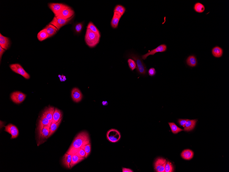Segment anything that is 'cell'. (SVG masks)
<instances>
[{
    "instance_id": "cell-1",
    "label": "cell",
    "mask_w": 229,
    "mask_h": 172,
    "mask_svg": "<svg viewBox=\"0 0 229 172\" xmlns=\"http://www.w3.org/2000/svg\"><path fill=\"white\" fill-rule=\"evenodd\" d=\"M91 144L89 134L85 131L79 133L73 140L67 151L82 148L85 145Z\"/></svg>"
},
{
    "instance_id": "cell-2",
    "label": "cell",
    "mask_w": 229,
    "mask_h": 172,
    "mask_svg": "<svg viewBox=\"0 0 229 172\" xmlns=\"http://www.w3.org/2000/svg\"><path fill=\"white\" fill-rule=\"evenodd\" d=\"M101 35L95 33L87 29L85 37V42L90 48H94L99 43Z\"/></svg>"
},
{
    "instance_id": "cell-3",
    "label": "cell",
    "mask_w": 229,
    "mask_h": 172,
    "mask_svg": "<svg viewBox=\"0 0 229 172\" xmlns=\"http://www.w3.org/2000/svg\"><path fill=\"white\" fill-rule=\"evenodd\" d=\"M129 57L133 59L136 63L137 73L140 75H146L147 74V69L141 56L136 54H131Z\"/></svg>"
},
{
    "instance_id": "cell-4",
    "label": "cell",
    "mask_w": 229,
    "mask_h": 172,
    "mask_svg": "<svg viewBox=\"0 0 229 172\" xmlns=\"http://www.w3.org/2000/svg\"><path fill=\"white\" fill-rule=\"evenodd\" d=\"M9 67L14 72L23 76L26 79L28 80L30 78V75L26 72L20 64L18 63L12 64L10 65Z\"/></svg>"
},
{
    "instance_id": "cell-5",
    "label": "cell",
    "mask_w": 229,
    "mask_h": 172,
    "mask_svg": "<svg viewBox=\"0 0 229 172\" xmlns=\"http://www.w3.org/2000/svg\"><path fill=\"white\" fill-rule=\"evenodd\" d=\"M121 135L118 130L112 129L108 130L107 133V138L110 142H116L121 138Z\"/></svg>"
},
{
    "instance_id": "cell-6",
    "label": "cell",
    "mask_w": 229,
    "mask_h": 172,
    "mask_svg": "<svg viewBox=\"0 0 229 172\" xmlns=\"http://www.w3.org/2000/svg\"><path fill=\"white\" fill-rule=\"evenodd\" d=\"M48 6L54 13L55 17H57L63 9L69 7L63 4L58 3H49Z\"/></svg>"
},
{
    "instance_id": "cell-7",
    "label": "cell",
    "mask_w": 229,
    "mask_h": 172,
    "mask_svg": "<svg viewBox=\"0 0 229 172\" xmlns=\"http://www.w3.org/2000/svg\"><path fill=\"white\" fill-rule=\"evenodd\" d=\"M73 18V17L69 19H58L56 18V17H54L52 20L50 22V23L55 27L59 30L63 27L70 23Z\"/></svg>"
},
{
    "instance_id": "cell-8",
    "label": "cell",
    "mask_w": 229,
    "mask_h": 172,
    "mask_svg": "<svg viewBox=\"0 0 229 172\" xmlns=\"http://www.w3.org/2000/svg\"><path fill=\"white\" fill-rule=\"evenodd\" d=\"M167 162L166 160L164 158L159 157L157 158L154 164L155 170L157 172H165Z\"/></svg>"
},
{
    "instance_id": "cell-9",
    "label": "cell",
    "mask_w": 229,
    "mask_h": 172,
    "mask_svg": "<svg viewBox=\"0 0 229 172\" xmlns=\"http://www.w3.org/2000/svg\"><path fill=\"white\" fill-rule=\"evenodd\" d=\"M167 50V45L165 44H162L156 48L154 49L145 54V55H142L141 58L142 60H146L147 57L150 55H154L155 54L157 53L164 52L166 51Z\"/></svg>"
},
{
    "instance_id": "cell-10",
    "label": "cell",
    "mask_w": 229,
    "mask_h": 172,
    "mask_svg": "<svg viewBox=\"0 0 229 172\" xmlns=\"http://www.w3.org/2000/svg\"><path fill=\"white\" fill-rule=\"evenodd\" d=\"M26 94L20 92H15L12 93L11 98L12 101L16 104H20L25 100Z\"/></svg>"
},
{
    "instance_id": "cell-11",
    "label": "cell",
    "mask_w": 229,
    "mask_h": 172,
    "mask_svg": "<svg viewBox=\"0 0 229 172\" xmlns=\"http://www.w3.org/2000/svg\"><path fill=\"white\" fill-rule=\"evenodd\" d=\"M74 11L70 7H69L63 9L58 16L56 17L58 19H68L74 17Z\"/></svg>"
},
{
    "instance_id": "cell-12",
    "label": "cell",
    "mask_w": 229,
    "mask_h": 172,
    "mask_svg": "<svg viewBox=\"0 0 229 172\" xmlns=\"http://www.w3.org/2000/svg\"><path fill=\"white\" fill-rule=\"evenodd\" d=\"M5 131L11 135V139H16L19 136L18 129L15 125L13 124H9L5 127Z\"/></svg>"
},
{
    "instance_id": "cell-13",
    "label": "cell",
    "mask_w": 229,
    "mask_h": 172,
    "mask_svg": "<svg viewBox=\"0 0 229 172\" xmlns=\"http://www.w3.org/2000/svg\"><path fill=\"white\" fill-rule=\"evenodd\" d=\"M71 96L73 101L76 103L80 102L83 97L82 92L79 89L76 87L73 88L71 91Z\"/></svg>"
},
{
    "instance_id": "cell-14",
    "label": "cell",
    "mask_w": 229,
    "mask_h": 172,
    "mask_svg": "<svg viewBox=\"0 0 229 172\" xmlns=\"http://www.w3.org/2000/svg\"><path fill=\"white\" fill-rule=\"evenodd\" d=\"M51 123L50 121L42 114L39 119L38 130V132L41 131L43 127L46 126L51 127Z\"/></svg>"
},
{
    "instance_id": "cell-15",
    "label": "cell",
    "mask_w": 229,
    "mask_h": 172,
    "mask_svg": "<svg viewBox=\"0 0 229 172\" xmlns=\"http://www.w3.org/2000/svg\"><path fill=\"white\" fill-rule=\"evenodd\" d=\"M50 127L49 126L44 127L41 131L38 132L39 141H43L48 138L50 134Z\"/></svg>"
},
{
    "instance_id": "cell-16",
    "label": "cell",
    "mask_w": 229,
    "mask_h": 172,
    "mask_svg": "<svg viewBox=\"0 0 229 172\" xmlns=\"http://www.w3.org/2000/svg\"><path fill=\"white\" fill-rule=\"evenodd\" d=\"M0 46L5 50H8L11 46V41L7 37L2 35L0 33Z\"/></svg>"
},
{
    "instance_id": "cell-17",
    "label": "cell",
    "mask_w": 229,
    "mask_h": 172,
    "mask_svg": "<svg viewBox=\"0 0 229 172\" xmlns=\"http://www.w3.org/2000/svg\"><path fill=\"white\" fill-rule=\"evenodd\" d=\"M122 17L121 14L118 12H114V15L110 23L111 26L113 28H117L120 20Z\"/></svg>"
},
{
    "instance_id": "cell-18",
    "label": "cell",
    "mask_w": 229,
    "mask_h": 172,
    "mask_svg": "<svg viewBox=\"0 0 229 172\" xmlns=\"http://www.w3.org/2000/svg\"><path fill=\"white\" fill-rule=\"evenodd\" d=\"M55 109V108L53 107H49L44 110L42 114L47 118L51 123L52 121L53 115Z\"/></svg>"
},
{
    "instance_id": "cell-19",
    "label": "cell",
    "mask_w": 229,
    "mask_h": 172,
    "mask_svg": "<svg viewBox=\"0 0 229 172\" xmlns=\"http://www.w3.org/2000/svg\"><path fill=\"white\" fill-rule=\"evenodd\" d=\"M197 121L198 120L196 119H189L184 125L183 131L188 132L192 131L195 127Z\"/></svg>"
},
{
    "instance_id": "cell-20",
    "label": "cell",
    "mask_w": 229,
    "mask_h": 172,
    "mask_svg": "<svg viewBox=\"0 0 229 172\" xmlns=\"http://www.w3.org/2000/svg\"><path fill=\"white\" fill-rule=\"evenodd\" d=\"M194 152L189 149L184 150L181 154L182 158L186 160L189 161L193 158Z\"/></svg>"
},
{
    "instance_id": "cell-21",
    "label": "cell",
    "mask_w": 229,
    "mask_h": 172,
    "mask_svg": "<svg viewBox=\"0 0 229 172\" xmlns=\"http://www.w3.org/2000/svg\"><path fill=\"white\" fill-rule=\"evenodd\" d=\"M44 29H46L50 38L55 35L58 31L55 27L50 23L47 25Z\"/></svg>"
},
{
    "instance_id": "cell-22",
    "label": "cell",
    "mask_w": 229,
    "mask_h": 172,
    "mask_svg": "<svg viewBox=\"0 0 229 172\" xmlns=\"http://www.w3.org/2000/svg\"><path fill=\"white\" fill-rule=\"evenodd\" d=\"M72 159V155L66 153L62 159V163L64 166L67 169H70V163Z\"/></svg>"
},
{
    "instance_id": "cell-23",
    "label": "cell",
    "mask_w": 229,
    "mask_h": 172,
    "mask_svg": "<svg viewBox=\"0 0 229 172\" xmlns=\"http://www.w3.org/2000/svg\"><path fill=\"white\" fill-rule=\"evenodd\" d=\"M63 117V113L60 110L56 108L53 115L51 124L55 123L59 121Z\"/></svg>"
},
{
    "instance_id": "cell-24",
    "label": "cell",
    "mask_w": 229,
    "mask_h": 172,
    "mask_svg": "<svg viewBox=\"0 0 229 172\" xmlns=\"http://www.w3.org/2000/svg\"><path fill=\"white\" fill-rule=\"evenodd\" d=\"M85 158L80 157L76 155H72V159L70 163V169L72 168L76 164L79 163L81 161L85 159Z\"/></svg>"
},
{
    "instance_id": "cell-25",
    "label": "cell",
    "mask_w": 229,
    "mask_h": 172,
    "mask_svg": "<svg viewBox=\"0 0 229 172\" xmlns=\"http://www.w3.org/2000/svg\"><path fill=\"white\" fill-rule=\"evenodd\" d=\"M186 63L190 67H193L196 66L197 64V60L195 56L191 55L187 59Z\"/></svg>"
},
{
    "instance_id": "cell-26",
    "label": "cell",
    "mask_w": 229,
    "mask_h": 172,
    "mask_svg": "<svg viewBox=\"0 0 229 172\" xmlns=\"http://www.w3.org/2000/svg\"><path fill=\"white\" fill-rule=\"evenodd\" d=\"M49 38L50 37L48 34L46 29L44 28L39 32L38 34L37 38L39 41H42Z\"/></svg>"
},
{
    "instance_id": "cell-27",
    "label": "cell",
    "mask_w": 229,
    "mask_h": 172,
    "mask_svg": "<svg viewBox=\"0 0 229 172\" xmlns=\"http://www.w3.org/2000/svg\"><path fill=\"white\" fill-rule=\"evenodd\" d=\"M212 54L214 57L221 58L223 55V49L218 46H215L212 49Z\"/></svg>"
},
{
    "instance_id": "cell-28",
    "label": "cell",
    "mask_w": 229,
    "mask_h": 172,
    "mask_svg": "<svg viewBox=\"0 0 229 172\" xmlns=\"http://www.w3.org/2000/svg\"><path fill=\"white\" fill-rule=\"evenodd\" d=\"M63 117L59 120V121L55 123H52L50 127V134L49 135V137L52 136V135L57 130L58 128V127L61 123Z\"/></svg>"
},
{
    "instance_id": "cell-29",
    "label": "cell",
    "mask_w": 229,
    "mask_h": 172,
    "mask_svg": "<svg viewBox=\"0 0 229 172\" xmlns=\"http://www.w3.org/2000/svg\"><path fill=\"white\" fill-rule=\"evenodd\" d=\"M169 124L171 131L174 134H178L179 132L183 131V130L178 127L174 122H169Z\"/></svg>"
},
{
    "instance_id": "cell-30",
    "label": "cell",
    "mask_w": 229,
    "mask_h": 172,
    "mask_svg": "<svg viewBox=\"0 0 229 172\" xmlns=\"http://www.w3.org/2000/svg\"><path fill=\"white\" fill-rule=\"evenodd\" d=\"M193 8L194 10L197 13H203L205 10V6L200 2H197L194 5Z\"/></svg>"
},
{
    "instance_id": "cell-31",
    "label": "cell",
    "mask_w": 229,
    "mask_h": 172,
    "mask_svg": "<svg viewBox=\"0 0 229 172\" xmlns=\"http://www.w3.org/2000/svg\"><path fill=\"white\" fill-rule=\"evenodd\" d=\"M125 11H126V9L124 6L122 5H118L115 7L114 12H118L121 14L122 16L124 15Z\"/></svg>"
},
{
    "instance_id": "cell-32",
    "label": "cell",
    "mask_w": 229,
    "mask_h": 172,
    "mask_svg": "<svg viewBox=\"0 0 229 172\" xmlns=\"http://www.w3.org/2000/svg\"><path fill=\"white\" fill-rule=\"evenodd\" d=\"M87 29H89L90 30L98 35H101L99 30L91 22H90L88 24Z\"/></svg>"
},
{
    "instance_id": "cell-33",
    "label": "cell",
    "mask_w": 229,
    "mask_h": 172,
    "mask_svg": "<svg viewBox=\"0 0 229 172\" xmlns=\"http://www.w3.org/2000/svg\"><path fill=\"white\" fill-rule=\"evenodd\" d=\"M129 68L132 71H134L136 68V64L135 61L132 58H129L127 60Z\"/></svg>"
},
{
    "instance_id": "cell-34",
    "label": "cell",
    "mask_w": 229,
    "mask_h": 172,
    "mask_svg": "<svg viewBox=\"0 0 229 172\" xmlns=\"http://www.w3.org/2000/svg\"><path fill=\"white\" fill-rule=\"evenodd\" d=\"M174 167L173 164L169 161H167L165 167V172H173L174 171Z\"/></svg>"
},
{
    "instance_id": "cell-35",
    "label": "cell",
    "mask_w": 229,
    "mask_h": 172,
    "mask_svg": "<svg viewBox=\"0 0 229 172\" xmlns=\"http://www.w3.org/2000/svg\"><path fill=\"white\" fill-rule=\"evenodd\" d=\"M82 148L84 150L85 153V158H87L88 155H89L91 152V144H88L85 145Z\"/></svg>"
},
{
    "instance_id": "cell-36",
    "label": "cell",
    "mask_w": 229,
    "mask_h": 172,
    "mask_svg": "<svg viewBox=\"0 0 229 172\" xmlns=\"http://www.w3.org/2000/svg\"><path fill=\"white\" fill-rule=\"evenodd\" d=\"M83 24L80 23L76 24L75 27V30L76 33H79L82 31L83 28Z\"/></svg>"
},
{
    "instance_id": "cell-37",
    "label": "cell",
    "mask_w": 229,
    "mask_h": 172,
    "mask_svg": "<svg viewBox=\"0 0 229 172\" xmlns=\"http://www.w3.org/2000/svg\"><path fill=\"white\" fill-rule=\"evenodd\" d=\"M148 73L150 77H154L156 74V71L154 68H151L149 69Z\"/></svg>"
},
{
    "instance_id": "cell-38",
    "label": "cell",
    "mask_w": 229,
    "mask_h": 172,
    "mask_svg": "<svg viewBox=\"0 0 229 172\" xmlns=\"http://www.w3.org/2000/svg\"><path fill=\"white\" fill-rule=\"evenodd\" d=\"M188 120V119H179L178 122L181 126L184 127V125L185 124L186 122Z\"/></svg>"
},
{
    "instance_id": "cell-39",
    "label": "cell",
    "mask_w": 229,
    "mask_h": 172,
    "mask_svg": "<svg viewBox=\"0 0 229 172\" xmlns=\"http://www.w3.org/2000/svg\"><path fill=\"white\" fill-rule=\"evenodd\" d=\"M5 51V49L2 48L1 46H0V60H1V61L2 55H3V54Z\"/></svg>"
},
{
    "instance_id": "cell-40",
    "label": "cell",
    "mask_w": 229,
    "mask_h": 172,
    "mask_svg": "<svg viewBox=\"0 0 229 172\" xmlns=\"http://www.w3.org/2000/svg\"><path fill=\"white\" fill-rule=\"evenodd\" d=\"M122 172H133V171L130 168H122Z\"/></svg>"
},
{
    "instance_id": "cell-41",
    "label": "cell",
    "mask_w": 229,
    "mask_h": 172,
    "mask_svg": "<svg viewBox=\"0 0 229 172\" xmlns=\"http://www.w3.org/2000/svg\"><path fill=\"white\" fill-rule=\"evenodd\" d=\"M102 104L104 105H108V102H103Z\"/></svg>"
}]
</instances>
